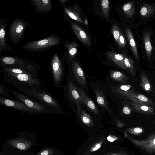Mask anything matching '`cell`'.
Segmentation results:
<instances>
[{"label": "cell", "instance_id": "1", "mask_svg": "<svg viewBox=\"0 0 155 155\" xmlns=\"http://www.w3.org/2000/svg\"><path fill=\"white\" fill-rule=\"evenodd\" d=\"M10 84L20 92L31 98L55 108L63 114L61 104L53 95L45 91L44 89L19 82H13Z\"/></svg>", "mask_w": 155, "mask_h": 155}, {"label": "cell", "instance_id": "2", "mask_svg": "<svg viewBox=\"0 0 155 155\" xmlns=\"http://www.w3.org/2000/svg\"><path fill=\"white\" fill-rule=\"evenodd\" d=\"M36 133L20 132L17 133L14 138L5 140L4 143L18 150L28 151L33 146H38Z\"/></svg>", "mask_w": 155, "mask_h": 155}, {"label": "cell", "instance_id": "3", "mask_svg": "<svg viewBox=\"0 0 155 155\" xmlns=\"http://www.w3.org/2000/svg\"><path fill=\"white\" fill-rule=\"evenodd\" d=\"M3 81L10 83L13 82L21 83L30 86L44 89V84L40 80L37 74L15 73L2 70Z\"/></svg>", "mask_w": 155, "mask_h": 155}, {"label": "cell", "instance_id": "4", "mask_svg": "<svg viewBox=\"0 0 155 155\" xmlns=\"http://www.w3.org/2000/svg\"><path fill=\"white\" fill-rule=\"evenodd\" d=\"M0 65L16 68L37 74L41 70L38 64L28 59L18 56H3L0 57Z\"/></svg>", "mask_w": 155, "mask_h": 155}, {"label": "cell", "instance_id": "5", "mask_svg": "<svg viewBox=\"0 0 155 155\" xmlns=\"http://www.w3.org/2000/svg\"><path fill=\"white\" fill-rule=\"evenodd\" d=\"M9 91L14 96L15 99L23 103L28 107L35 110L39 114H62L60 111L55 108L34 100L22 92L12 89H9Z\"/></svg>", "mask_w": 155, "mask_h": 155}, {"label": "cell", "instance_id": "6", "mask_svg": "<svg viewBox=\"0 0 155 155\" xmlns=\"http://www.w3.org/2000/svg\"><path fill=\"white\" fill-rule=\"evenodd\" d=\"M60 43L58 35L52 34L44 39L28 42L23 46L22 48L28 52H38L48 50Z\"/></svg>", "mask_w": 155, "mask_h": 155}, {"label": "cell", "instance_id": "7", "mask_svg": "<svg viewBox=\"0 0 155 155\" xmlns=\"http://www.w3.org/2000/svg\"><path fill=\"white\" fill-rule=\"evenodd\" d=\"M29 25L20 18L15 19L10 24L7 34L9 41L14 45H17L23 38L25 30Z\"/></svg>", "mask_w": 155, "mask_h": 155}, {"label": "cell", "instance_id": "8", "mask_svg": "<svg viewBox=\"0 0 155 155\" xmlns=\"http://www.w3.org/2000/svg\"><path fill=\"white\" fill-rule=\"evenodd\" d=\"M50 67L53 85L55 87H59L61 84L64 71L62 61L57 52L52 55Z\"/></svg>", "mask_w": 155, "mask_h": 155}, {"label": "cell", "instance_id": "9", "mask_svg": "<svg viewBox=\"0 0 155 155\" xmlns=\"http://www.w3.org/2000/svg\"><path fill=\"white\" fill-rule=\"evenodd\" d=\"M0 104L1 105L10 107L19 110L23 114L30 115L39 114L35 110L16 99L1 96Z\"/></svg>", "mask_w": 155, "mask_h": 155}, {"label": "cell", "instance_id": "10", "mask_svg": "<svg viewBox=\"0 0 155 155\" xmlns=\"http://www.w3.org/2000/svg\"><path fill=\"white\" fill-rule=\"evenodd\" d=\"M65 95L68 101H72L76 104L78 115L79 117L83 110L82 105L83 102L77 87L72 81H70L68 83Z\"/></svg>", "mask_w": 155, "mask_h": 155}, {"label": "cell", "instance_id": "11", "mask_svg": "<svg viewBox=\"0 0 155 155\" xmlns=\"http://www.w3.org/2000/svg\"><path fill=\"white\" fill-rule=\"evenodd\" d=\"M130 140L139 147L147 151L155 150V136L150 137L143 140H135L126 134L125 135Z\"/></svg>", "mask_w": 155, "mask_h": 155}, {"label": "cell", "instance_id": "12", "mask_svg": "<svg viewBox=\"0 0 155 155\" xmlns=\"http://www.w3.org/2000/svg\"><path fill=\"white\" fill-rule=\"evenodd\" d=\"M8 19L2 18L0 19V53L4 50L12 51V48L7 43L5 27L7 24Z\"/></svg>", "mask_w": 155, "mask_h": 155}, {"label": "cell", "instance_id": "13", "mask_svg": "<svg viewBox=\"0 0 155 155\" xmlns=\"http://www.w3.org/2000/svg\"><path fill=\"white\" fill-rule=\"evenodd\" d=\"M36 11L46 14L51 10L52 3L51 0H30Z\"/></svg>", "mask_w": 155, "mask_h": 155}, {"label": "cell", "instance_id": "14", "mask_svg": "<svg viewBox=\"0 0 155 155\" xmlns=\"http://www.w3.org/2000/svg\"><path fill=\"white\" fill-rule=\"evenodd\" d=\"M0 155H35L33 152L24 151L12 147L3 143L0 145Z\"/></svg>", "mask_w": 155, "mask_h": 155}, {"label": "cell", "instance_id": "15", "mask_svg": "<svg viewBox=\"0 0 155 155\" xmlns=\"http://www.w3.org/2000/svg\"><path fill=\"white\" fill-rule=\"evenodd\" d=\"M71 65L73 73L75 78L79 84L84 87L86 83V78L81 66L75 61H72Z\"/></svg>", "mask_w": 155, "mask_h": 155}, {"label": "cell", "instance_id": "16", "mask_svg": "<svg viewBox=\"0 0 155 155\" xmlns=\"http://www.w3.org/2000/svg\"><path fill=\"white\" fill-rule=\"evenodd\" d=\"M71 25L72 30L80 40L86 45H90V40L88 35L79 26L75 23L71 22Z\"/></svg>", "mask_w": 155, "mask_h": 155}, {"label": "cell", "instance_id": "17", "mask_svg": "<svg viewBox=\"0 0 155 155\" xmlns=\"http://www.w3.org/2000/svg\"><path fill=\"white\" fill-rule=\"evenodd\" d=\"M106 54L107 58L115 64L127 71L128 70L125 64L124 60L125 57L124 55L117 54L113 51H108Z\"/></svg>", "mask_w": 155, "mask_h": 155}, {"label": "cell", "instance_id": "18", "mask_svg": "<svg viewBox=\"0 0 155 155\" xmlns=\"http://www.w3.org/2000/svg\"><path fill=\"white\" fill-rule=\"evenodd\" d=\"M77 88L81 95L83 104L93 113L96 114H98V110L92 101L88 97L82 89L78 87Z\"/></svg>", "mask_w": 155, "mask_h": 155}, {"label": "cell", "instance_id": "19", "mask_svg": "<svg viewBox=\"0 0 155 155\" xmlns=\"http://www.w3.org/2000/svg\"><path fill=\"white\" fill-rule=\"evenodd\" d=\"M63 153L52 146H47L42 148L35 155H63Z\"/></svg>", "mask_w": 155, "mask_h": 155}, {"label": "cell", "instance_id": "20", "mask_svg": "<svg viewBox=\"0 0 155 155\" xmlns=\"http://www.w3.org/2000/svg\"><path fill=\"white\" fill-rule=\"evenodd\" d=\"M98 104L107 110H109V105L102 92L99 88L94 90Z\"/></svg>", "mask_w": 155, "mask_h": 155}, {"label": "cell", "instance_id": "21", "mask_svg": "<svg viewBox=\"0 0 155 155\" xmlns=\"http://www.w3.org/2000/svg\"><path fill=\"white\" fill-rule=\"evenodd\" d=\"M126 33L131 51L136 59L138 60V55L136 42L131 32L128 28L126 29Z\"/></svg>", "mask_w": 155, "mask_h": 155}, {"label": "cell", "instance_id": "22", "mask_svg": "<svg viewBox=\"0 0 155 155\" xmlns=\"http://www.w3.org/2000/svg\"><path fill=\"white\" fill-rule=\"evenodd\" d=\"M64 45L67 48L70 57L73 58L78 52L77 47L78 45L77 42L75 41H67L65 43Z\"/></svg>", "mask_w": 155, "mask_h": 155}, {"label": "cell", "instance_id": "23", "mask_svg": "<svg viewBox=\"0 0 155 155\" xmlns=\"http://www.w3.org/2000/svg\"><path fill=\"white\" fill-rule=\"evenodd\" d=\"M110 77L112 79L121 82L125 83L129 78L124 74L118 71H113L110 73Z\"/></svg>", "mask_w": 155, "mask_h": 155}, {"label": "cell", "instance_id": "24", "mask_svg": "<svg viewBox=\"0 0 155 155\" xmlns=\"http://www.w3.org/2000/svg\"><path fill=\"white\" fill-rule=\"evenodd\" d=\"M100 6L104 16L107 21L109 20L110 8L109 0H100Z\"/></svg>", "mask_w": 155, "mask_h": 155}, {"label": "cell", "instance_id": "25", "mask_svg": "<svg viewBox=\"0 0 155 155\" xmlns=\"http://www.w3.org/2000/svg\"><path fill=\"white\" fill-rule=\"evenodd\" d=\"M145 48L147 57L150 59L152 51V46L149 33H146L144 36Z\"/></svg>", "mask_w": 155, "mask_h": 155}, {"label": "cell", "instance_id": "26", "mask_svg": "<svg viewBox=\"0 0 155 155\" xmlns=\"http://www.w3.org/2000/svg\"><path fill=\"white\" fill-rule=\"evenodd\" d=\"M79 117L81 118L82 122L85 125L90 127L93 126L94 123L91 117L84 110H82Z\"/></svg>", "mask_w": 155, "mask_h": 155}, {"label": "cell", "instance_id": "27", "mask_svg": "<svg viewBox=\"0 0 155 155\" xmlns=\"http://www.w3.org/2000/svg\"><path fill=\"white\" fill-rule=\"evenodd\" d=\"M64 10L66 14L71 18L81 23H84V22L79 16L75 12L73 11L69 7H65L64 8Z\"/></svg>", "mask_w": 155, "mask_h": 155}, {"label": "cell", "instance_id": "28", "mask_svg": "<svg viewBox=\"0 0 155 155\" xmlns=\"http://www.w3.org/2000/svg\"><path fill=\"white\" fill-rule=\"evenodd\" d=\"M140 85L146 91H149L151 88V85L146 74L142 72L140 74Z\"/></svg>", "mask_w": 155, "mask_h": 155}, {"label": "cell", "instance_id": "29", "mask_svg": "<svg viewBox=\"0 0 155 155\" xmlns=\"http://www.w3.org/2000/svg\"><path fill=\"white\" fill-rule=\"evenodd\" d=\"M124 62L130 73L132 75H135L136 73L134 68V61L130 57H125Z\"/></svg>", "mask_w": 155, "mask_h": 155}, {"label": "cell", "instance_id": "30", "mask_svg": "<svg viewBox=\"0 0 155 155\" xmlns=\"http://www.w3.org/2000/svg\"><path fill=\"white\" fill-rule=\"evenodd\" d=\"M112 32L116 41L118 44L120 35V30L117 25L114 24L112 25Z\"/></svg>", "mask_w": 155, "mask_h": 155}, {"label": "cell", "instance_id": "31", "mask_svg": "<svg viewBox=\"0 0 155 155\" xmlns=\"http://www.w3.org/2000/svg\"><path fill=\"white\" fill-rule=\"evenodd\" d=\"M7 87L2 83H0V95L1 96L8 97L10 95V92Z\"/></svg>", "mask_w": 155, "mask_h": 155}, {"label": "cell", "instance_id": "32", "mask_svg": "<svg viewBox=\"0 0 155 155\" xmlns=\"http://www.w3.org/2000/svg\"><path fill=\"white\" fill-rule=\"evenodd\" d=\"M118 44L122 48H124L126 45V41L124 35L121 31H120V35Z\"/></svg>", "mask_w": 155, "mask_h": 155}, {"label": "cell", "instance_id": "33", "mask_svg": "<svg viewBox=\"0 0 155 155\" xmlns=\"http://www.w3.org/2000/svg\"><path fill=\"white\" fill-rule=\"evenodd\" d=\"M103 141V140H102L94 144L90 148L89 151L93 152L98 150L101 147Z\"/></svg>", "mask_w": 155, "mask_h": 155}, {"label": "cell", "instance_id": "34", "mask_svg": "<svg viewBox=\"0 0 155 155\" xmlns=\"http://www.w3.org/2000/svg\"><path fill=\"white\" fill-rule=\"evenodd\" d=\"M132 7V5L130 3H127L125 4L123 7V11L125 13L129 14V12Z\"/></svg>", "mask_w": 155, "mask_h": 155}, {"label": "cell", "instance_id": "35", "mask_svg": "<svg viewBox=\"0 0 155 155\" xmlns=\"http://www.w3.org/2000/svg\"><path fill=\"white\" fill-rule=\"evenodd\" d=\"M137 98L140 100L144 102H147L148 99L145 96L142 94H139L137 96Z\"/></svg>", "mask_w": 155, "mask_h": 155}, {"label": "cell", "instance_id": "36", "mask_svg": "<svg viewBox=\"0 0 155 155\" xmlns=\"http://www.w3.org/2000/svg\"><path fill=\"white\" fill-rule=\"evenodd\" d=\"M131 87V86L129 85H122L120 86V89L122 90L127 91Z\"/></svg>", "mask_w": 155, "mask_h": 155}, {"label": "cell", "instance_id": "37", "mask_svg": "<svg viewBox=\"0 0 155 155\" xmlns=\"http://www.w3.org/2000/svg\"><path fill=\"white\" fill-rule=\"evenodd\" d=\"M147 12V10L146 7H143L140 10V13L142 16H144L146 15Z\"/></svg>", "mask_w": 155, "mask_h": 155}, {"label": "cell", "instance_id": "38", "mask_svg": "<svg viewBox=\"0 0 155 155\" xmlns=\"http://www.w3.org/2000/svg\"><path fill=\"white\" fill-rule=\"evenodd\" d=\"M107 139L109 141L112 142L117 140V138L115 136L110 135L108 137Z\"/></svg>", "mask_w": 155, "mask_h": 155}, {"label": "cell", "instance_id": "39", "mask_svg": "<svg viewBox=\"0 0 155 155\" xmlns=\"http://www.w3.org/2000/svg\"><path fill=\"white\" fill-rule=\"evenodd\" d=\"M133 131L135 133H140L143 132V130L140 128L136 127L132 129Z\"/></svg>", "mask_w": 155, "mask_h": 155}, {"label": "cell", "instance_id": "40", "mask_svg": "<svg viewBox=\"0 0 155 155\" xmlns=\"http://www.w3.org/2000/svg\"><path fill=\"white\" fill-rule=\"evenodd\" d=\"M123 111L124 114H129L131 113V110L127 107H124Z\"/></svg>", "mask_w": 155, "mask_h": 155}, {"label": "cell", "instance_id": "41", "mask_svg": "<svg viewBox=\"0 0 155 155\" xmlns=\"http://www.w3.org/2000/svg\"><path fill=\"white\" fill-rule=\"evenodd\" d=\"M106 155H122L125 154L123 153L122 152L120 151H115L111 152L109 153L106 154Z\"/></svg>", "mask_w": 155, "mask_h": 155}, {"label": "cell", "instance_id": "42", "mask_svg": "<svg viewBox=\"0 0 155 155\" xmlns=\"http://www.w3.org/2000/svg\"><path fill=\"white\" fill-rule=\"evenodd\" d=\"M140 108L144 111H147L149 109V107L146 106H140Z\"/></svg>", "mask_w": 155, "mask_h": 155}, {"label": "cell", "instance_id": "43", "mask_svg": "<svg viewBox=\"0 0 155 155\" xmlns=\"http://www.w3.org/2000/svg\"><path fill=\"white\" fill-rule=\"evenodd\" d=\"M61 4H63L65 3L67 0H58Z\"/></svg>", "mask_w": 155, "mask_h": 155}, {"label": "cell", "instance_id": "44", "mask_svg": "<svg viewBox=\"0 0 155 155\" xmlns=\"http://www.w3.org/2000/svg\"><path fill=\"white\" fill-rule=\"evenodd\" d=\"M84 23L87 25H88V21L86 19L84 21Z\"/></svg>", "mask_w": 155, "mask_h": 155}]
</instances>
